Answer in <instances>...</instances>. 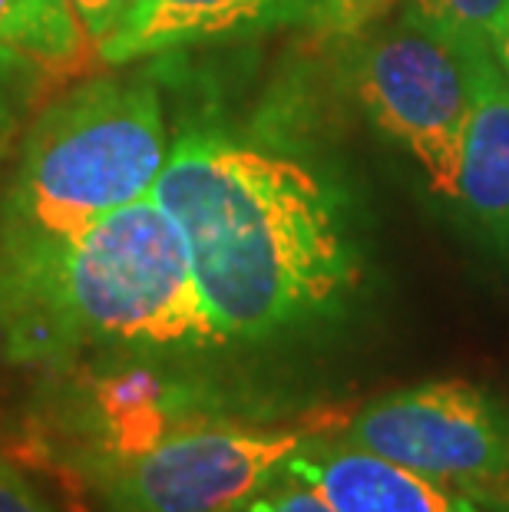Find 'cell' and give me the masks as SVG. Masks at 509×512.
Instances as JSON below:
<instances>
[{
	"label": "cell",
	"instance_id": "6da1fadb",
	"mask_svg": "<svg viewBox=\"0 0 509 512\" xmlns=\"http://www.w3.org/2000/svg\"><path fill=\"white\" fill-rule=\"evenodd\" d=\"M153 195L186 235L222 347H278L351 318L364 248L348 199L305 162L186 133Z\"/></svg>",
	"mask_w": 509,
	"mask_h": 512
},
{
	"label": "cell",
	"instance_id": "7a4b0ae2",
	"mask_svg": "<svg viewBox=\"0 0 509 512\" xmlns=\"http://www.w3.org/2000/svg\"><path fill=\"white\" fill-rule=\"evenodd\" d=\"M222 351L179 222L153 192L60 235L0 238V357L67 370L86 357Z\"/></svg>",
	"mask_w": 509,
	"mask_h": 512
},
{
	"label": "cell",
	"instance_id": "3957f363",
	"mask_svg": "<svg viewBox=\"0 0 509 512\" xmlns=\"http://www.w3.org/2000/svg\"><path fill=\"white\" fill-rule=\"evenodd\" d=\"M149 76H96L30 119L0 195V238L60 235L153 192L169 159Z\"/></svg>",
	"mask_w": 509,
	"mask_h": 512
},
{
	"label": "cell",
	"instance_id": "277c9868",
	"mask_svg": "<svg viewBox=\"0 0 509 512\" xmlns=\"http://www.w3.org/2000/svg\"><path fill=\"white\" fill-rule=\"evenodd\" d=\"M344 76L364 116L424 169L430 189L457 199L470 119V53L404 7L394 24L351 37Z\"/></svg>",
	"mask_w": 509,
	"mask_h": 512
},
{
	"label": "cell",
	"instance_id": "5b68a950",
	"mask_svg": "<svg viewBox=\"0 0 509 512\" xmlns=\"http://www.w3.org/2000/svg\"><path fill=\"white\" fill-rule=\"evenodd\" d=\"M318 433L328 430L196 420L86 470L110 512H242Z\"/></svg>",
	"mask_w": 509,
	"mask_h": 512
},
{
	"label": "cell",
	"instance_id": "8992f818",
	"mask_svg": "<svg viewBox=\"0 0 509 512\" xmlns=\"http://www.w3.org/2000/svg\"><path fill=\"white\" fill-rule=\"evenodd\" d=\"M338 437L467 496L509 512V410L470 380H427L354 410Z\"/></svg>",
	"mask_w": 509,
	"mask_h": 512
},
{
	"label": "cell",
	"instance_id": "52a82bcc",
	"mask_svg": "<svg viewBox=\"0 0 509 512\" xmlns=\"http://www.w3.org/2000/svg\"><path fill=\"white\" fill-rule=\"evenodd\" d=\"M318 4L321 0H136L96 50L110 67H129L172 50L272 34L305 20L311 24Z\"/></svg>",
	"mask_w": 509,
	"mask_h": 512
},
{
	"label": "cell",
	"instance_id": "ba28073f",
	"mask_svg": "<svg viewBox=\"0 0 509 512\" xmlns=\"http://www.w3.org/2000/svg\"><path fill=\"white\" fill-rule=\"evenodd\" d=\"M281 476L314 489L334 512H486L427 476L357 450L338 433L308 440Z\"/></svg>",
	"mask_w": 509,
	"mask_h": 512
},
{
	"label": "cell",
	"instance_id": "9c48e42d",
	"mask_svg": "<svg viewBox=\"0 0 509 512\" xmlns=\"http://www.w3.org/2000/svg\"><path fill=\"white\" fill-rule=\"evenodd\" d=\"M453 202L509 261V80L493 50L470 53V119Z\"/></svg>",
	"mask_w": 509,
	"mask_h": 512
},
{
	"label": "cell",
	"instance_id": "30bf717a",
	"mask_svg": "<svg viewBox=\"0 0 509 512\" xmlns=\"http://www.w3.org/2000/svg\"><path fill=\"white\" fill-rule=\"evenodd\" d=\"M86 34L70 0H0V47L40 70H67L83 57Z\"/></svg>",
	"mask_w": 509,
	"mask_h": 512
},
{
	"label": "cell",
	"instance_id": "8fae6325",
	"mask_svg": "<svg viewBox=\"0 0 509 512\" xmlns=\"http://www.w3.org/2000/svg\"><path fill=\"white\" fill-rule=\"evenodd\" d=\"M404 7L467 53H496L509 20V0H404Z\"/></svg>",
	"mask_w": 509,
	"mask_h": 512
},
{
	"label": "cell",
	"instance_id": "7c38bea8",
	"mask_svg": "<svg viewBox=\"0 0 509 512\" xmlns=\"http://www.w3.org/2000/svg\"><path fill=\"white\" fill-rule=\"evenodd\" d=\"M40 67L17 50L0 47V156L14 146L20 129H27L30 103L37 96Z\"/></svg>",
	"mask_w": 509,
	"mask_h": 512
},
{
	"label": "cell",
	"instance_id": "4fadbf2b",
	"mask_svg": "<svg viewBox=\"0 0 509 512\" xmlns=\"http://www.w3.org/2000/svg\"><path fill=\"white\" fill-rule=\"evenodd\" d=\"M400 4H404V0H321L311 24L318 27L321 37L351 40L361 34V30L381 24V20Z\"/></svg>",
	"mask_w": 509,
	"mask_h": 512
},
{
	"label": "cell",
	"instance_id": "5bb4252c",
	"mask_svg": "<svg viewBox=\"0 0 509 512\" xmlns=\"http://www.w3.org/2000/svg\"><path fill=\"white\" fill-rule=\"evenodd\" d=\"M242 512H334L324 499L291 476H278L265 493H258Z\"/></svg>",
	"mask_w": 509,
	"mask_h": 512
},
{
	"label": "cell",
	"instance_id": "9a60e30c",
	"mask_svg": "<svg viewBox=\"0 0 509 512\" xmlns=\"http://www.w3.org/2000/svg\"><path fill=\"white\" fill-rule=\"evenodd\" d=\"M136 0H70L73 14H77L83 34L90 43H100L113 34V30L123 24V17L129 14Z\"/></svg>",
	"mask_w": 509,
	"mask_h": 512
},
{
	"label": "cell",
	"instance_id": "2e32d148",
	"mask_svg": "<svg viewBox=\"0 0 509 512\" xmlns=\"http://www.w3.org/2000/svg\"><path fill=\"white\" fill-rule=\"evenodd\" d=\"M0 512H60L43 499L7 460H0Z\"/></svg>",
	"mask_w": 509,
	"mask_h": 512
},
{
	"label": "cell",
	"instance_id": "e0dca14e",
	"mask_svg": "<svg viewBox=\"0 0 509 512\" xmlns=\"http://www.w3.org/2000/svg\"><path fill=\"white\" fill-rule=\"evenodd\" d=\"M496 60H500V67H503L506 80H509V20H506V30H503L500 43H496Z\"/></svg>",
	"mask_w": 509,
	"mask_h": 512
}]
</instances>
